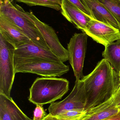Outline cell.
Returning <instances> with one entry per match:
<instances>
[{"instance_id":"6da1fadb","label":"cell","mask_w":120,"mask_h":120,"mask_svg":"<svg viewBox=\"0 0 120 120\" xmlns=\"http://www.w3.org/2000/svg\"><path fill=\"white\" fill-rule=\"evenodd\" d=\"M81 80L84 83L86 94V111L112 98L120 86V75L104 58Z\"/></svg>"},{"instance_id":"7a4b0ae2","label":"cell","mask_w":120,"mask_h":120,"mask_svg":"<svg viewBox=\"0 0 120 120\" xmlns=\"http://www.w3.org/2000/svg\"><path fill=\"white\" fill-rule=\"evenodd\" d=\"M67 79L56 77L37 78L29 89V100L36 105L43 106L60 99L69 90Z\"/></svg>"},{"instance_id":"3957f363","label":"cell","mask_w":120,"mask_h":120,"mask_svg":"<svg viewBox=\"0 0 120 120\" xmlns=\"http://www.w3.org/2000/svg\"><path fill=\"white\" fill-rule=\"evenodd\" d=\"M0 13L20 27L34 43L45 50H50L35 23L21 6L13 4L9 0L0 3Z\"/></svg>"},{"instance_id":"277c9868","label":"cell","mask_w":120,"mask_h":120,"mask_svg":"<svg viewBox=\"0 0 120 120\" xmlns=\"http://www.w3.org/2000/svg\"><path fill=\"white\" fill-rule=\"evenodd\" d=\"M15 72L31 73L44 77H60L68 72L69 66L42 58L14 57Z\"/></svg>"},{"instance_id":"5b68a950","label":"cell","mask_w":120,"mask_h":120,"mask_svg":"<svg viewBox=\"0 0 120 120\" xmlns=\"http://www.w3.org/2000/svg\"><path fill=\"white\" fill-rule=\"evenodd\" d=\"M15 48L0 34V94L9 98L15 79Z\"/></svg>"},{"instance_id":"8992f818","label":"cell","mask_w":120,"mask_h":120,"mask_svg":"<svg viewBox=\"0 0 120 120\" xmlns=\"http://www.w3.org/2000/svg\"><path fill=\"white\" fill-rule=\"evenodd\" d=\"M87 103L86 94L84 82L75 81L72 91L66 98L61 101L51 103L48 108L51 115L57 116L70 110L85 111Z\"/></svg>"},{"instance_id":"52a82bcc","label":"cell","mask_w":120,"mask_h":120,"mask_svg":"<svg viewBox=\"0 0 120 120\" xmlns=\"http://www.w3.org/2000/svg\"><path fill=\"white\" fill-rule=\"evenodd\" d=\"M88 35L84 32L75 33L67 44L68 60L72 68L75 81L84 77L83 68L86 55Z\"/></svg>"},{"instance_id":"ba28073f","label":"cell","mask_w":120,"mask_h":120,"mask_svg":"<svg viewBox=\"0 0 120 120\" xmlns=\"http://www.w3.org/2000/svg\"><path fill=\"white\" fill-rule=\"evenodd\" d=\"M27 13L41 33L50 50L63 63L68 60V50L61 44L54 29L39 20L31 11Z\"/></svg>"},{"instance_id":"9c48e42d","label":"cell","mask_w":120,"mask_h":120,"mask_svg":"<svg viewBox=\"0 0 120 120\" xmlns=\"http://www.w3.org/2000/svg\"><path fill=\"white\" fill-rule=\"evenodd\" d=\"M84 32L105 47L120 40L119 30L93 19L90 20Z\"/></svg>"},{"instance_id":"30bf717a","label":"cell","mask_w":120,"mask_h":120,"mask_svg":"<svg viewBox=\"0 0 120 120\" xmlns=\"http://www.w3.org/2000/svg\"><path fill=\"white\" fill-rule=\"evenodd\" d=\"M0 34L15 49L32 42L20 27L9 18L1 13Z\"/></svg>"},{"instance_id":"8fae6325","label":"cell","mask_w":120,"mask_h":120,"mask_svg":"<svg viewBox=\"0 0 120 120\" xmlns=\"http://www.w3.org/2000/svg\"><path fill=\"white\" fill-rule=\"evenodd\" d=\"M61 12L63 16L84 32L90 20L91 16L82 11L68 0H61Z\"/></svg>"},{"instance_id":"7c38bea8","label":"cell","mask_w":120,"mask_h":120,"mask_svg":"<svg viewBox=\"0 0 120 120\" xmlns=\"http://www.w3.org/2000/svg\"><path fill=\"white\" fill-rule=\"evenodd\" d=\"M94 19L102 22L119 30L115 18L108 10L97 0H81Z\"/></svg>"},{"instance_id":"4fadbf2b","label":"cell","mask_w":120,"mask_h":120,"mask_svg":"<svg viewBox=\"0 0 120 120\" xmlns=\"http://www.w3.org/2000/svg\"><path fill=\"white\" fill-rule=\"evenodd\" d=\"M14 57L42 58L58 62H62L50 50L43 49L33 42L24 44L15 49Z\"/></svg>"},{"instance_id":"5bb4252c","label":"cell","mask_w":120,"mask_h":120,"mask_svg":"<svg viewBox=\"0 0 120 120\" xmlns=\"http://www.w3.org/2000/svg\"><path fill=\"white\" fill-rule=\"evenodd\" d=\"M0 120H32L19 108L12 99L0 94Z\"/></svg>"},{"instance_id":"9a60e30c","label":"cell","mask_w":120,"mask_h":120,"mask_svg":"<svg viewBox=\"0 0 120 120\" xmlns=\"http://www.w3.org/2000/svg\"><path fill=\"white\" fill-rule=\"evenodd\" d=\"M120 110L115 105L113 97L86 111L82 120H103L118 113Z\"/></svg>"},{"instance_id":"2e32d148","label":"cell","mask_w":120,"mask_h":120,"mask_svg":"<svg viewBox=\"0 0 120 120\" xmlns=\"http://www.w3.org/2000/svg\"><path fill=\"white\" fill-rule=\"evenodd\" d=\"M104 59L107 60L114 70L120 73V40L105 47L103 52Z\"/></svg>"},{"instance_id":"e0dca14e","label":"cell","mask_w":120,"mask_h":120,"mask_svg":"<svg viewBox=\"0 0 120 120\" xmlns=\"http://www.w3.org/2000/svg\"><path fill=\"white\" fill-rule=\"evenodd\" d=\"M25 4L29 6H44L59 11L61 9V0H10Z\"/></svg>"},{"instance_id":"ac0fdd59","label":"cell","mask_w":120,"mask_h":120,"mask_svg":"<svg viewBox=\"0 0 120 120\" xmlns=\"http://www.w3.org/2000/svg\"><path fill=\"white\" fill-rule=\"evenodd\" d=\"M104 6L117 22L120 32V0H97Z\"/></svg>"},{"instance_id":"d6986e66","label":"cell","mask_w":120,"mask_h":120,"mask_svg":"<svg viewBox=\"0 0 120 120\" xmlns=\"http://www.w3.org/2000/svg\"><path fill=\"white\" fill-rule=\"evenodd\" d=\"M86 112L85 111L81 110H70L63 112L55 116L61 119H75L83 116Z\"/></svg>"},{"instance_id":"ffe728a7","label":"cell","mask_w":120,"mask_h":120,"mask_svg":"<svg viewBox=\"0 0 120 120\" xmlns=\"http://www.w3.org/2000/svg\"><path fill=\"white\" fill-rule=\"evenodd\" d=\"M42 105H36L34 112L33 120H42L47 116Z\"/></svg>"},{"instance_id":"44dd1931","label":"cell","mask_w":120,"mask_h":120,"mask_svg":"<svg viewBox=\"0 0 120 120\" xmlns=\"http://www.w3.org/2000/svg\"><path fill=\"white\" fill-rule=\"evenodd\" d=\"M68 0L72 3L73 4L75 5L82 11L89 15V12L86 8H85L84 4L82 3L81 0Z\"/></svg>"},{"instance_id":"7402d4cb","label":"cell","mask_w":120,"mask_h":120,"mask_svg":"<svg viewBox=\"0 0 120 120\" xmlns=\"http://www.w3.org/2000/svg\"><path fill=\"white\" fill-rule=\"evenodd\" d=\"M84 115L81 116V117L75 118V119H63L59 118L57 116L52 115L49 113L47 115L46 117H45L42 120H82Z\"/></svg>"},{"instance_id":"603a6c76","label":"cell","mask_w":120,"mask_h":120,"mask_svg":"<svg viewBox=\"0 0 120 120\" xmlns=\"http://www.w3.org/2000/svg\"><path fill=\"white\" fill-rule=\"evenodd\" d=\"M113 99L115 104L120 110V91L118 92L113 97Z\"/></svg>"},{"instance_id":"cb8c5ba5","label":"cell","mask_w":120,"mask_h":120,"mask_svg":"<svg viewBox=\"0 0 120 120\" xmlns=\"http://www.w3.org/2000/svg\"><path fill=\"white\" fill-rule=\"evenodd\" d=\"M103 120H120V111L118 113Z\"/></svg>"},{"instance_id":"d4e9b609","label":"cell","mask_w":120,"mask_h":120,"mask_svg":"<svg viewBox=\"0 0 120 120\" xmlns=\"http://www.w3.org/2000/svg\"><path fill=\"white\" fill-rule=\"evenodd\" d=\"M9 0H0V3H4V2H6Z\"/></svg>"},{"instance_id":"484cf974","label":"cell","mask_w":120,"mask_h":120,"mask_svg":"<svg viewBox=\"0 0 120 120\" xmlns=\"http://www.w3.org/2000/svg\"><path fill=\"white\" fill-rule=\"evenodd\" d=\"M120 91V88H119V90H118V91Z\"/></svg>"},{"instance_id":"4316f807","label":"cell","mask_w":120,"mask_h":120,"mask_svg":"<svg viewBox=\"0 0 120 120\" xmlns=\"http://www.w3.org/2000/svg\"></svg>"},{"instance_id":"83f0119b","label":"cell","mask_w":120,"mask_h":120,"mask_svg":"<svg viewBox=\"0 0 120 120\" xmlns=\"http://www.w3.org/2000/svg\"></svg>"}]
</instances>
